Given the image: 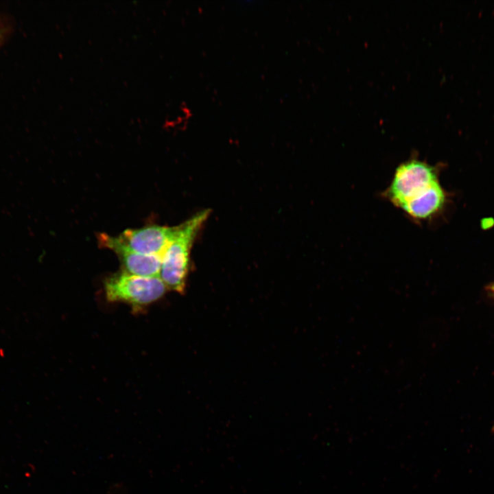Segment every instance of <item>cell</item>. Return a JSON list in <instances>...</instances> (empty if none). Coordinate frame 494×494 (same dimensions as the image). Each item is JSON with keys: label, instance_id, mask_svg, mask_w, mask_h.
Returning <instances> with one entry per match:
<instances>
[{"label": "cell", "instance_id": "cell-6", "mask_svg": "<svg viewBox=\"0 0 494 494\" xmlns=\"http://www.w3.org/2000/svg\"><path fill=\"white\" fill-rule=\"evenodd\" d=\"M445 200V192L437 180L405 202L400 209L413 220H427L443 207Z\"/></svg>", "mask_w": 494, "mask_h": 494}, {"label": "cell", "instance_id": "cell-2", "mask_svg": "<svg viewBox=\"0 0 494 494\" xmlns=\"http://www.w3.org/2000/svg\"><path fill=\"white\" fill-rule=\"evenodd\" d=\"M104 292L109 302H121L139 309L161 299L167 287L160 277L134 275L122 271L104 281Z\"/></svg>", "mask_w": 494, "mask_h": 494}, {"label": "cell", "instance_id": "cell-7", "mask_svg": "<svg viewBox=\"0 0 494 494\" xmlns=\"http://www.w3.org/2000/svg\"><path fill=\"white\" fill-rule=\"evenodd\" d=\"M491 290L494 294V284L491 286Z\"/></svg>", "mask_w": 494, "mask_h": 494}, {"label": "cell", "instance_id": "cell-1", "mask_svg": "<svg viewBox=\"0 0 494 494\" xmlns=\"http://www.w3.org/2000/svg\"><path fill=\"white\" fill-rule=\"evenodd\" d=\"M209 213V209L200 211L175 226L173 237L162 255L159 275L167 289L180 294L185 291L192 245Z\"/></svg>", "mask_w": 494, "mask_h": 494}, {"label": "cell", "instance_id": "cell-4", "mask_svg": "<svg viewBox=\"0 0 494 494\" xmlns=\"http://www.w3.org/2000/svg\"><path fill=\"white\" fill-rule=\"evenodd\" d=\"M98 242L100 246L115 252L124 271L142 277H159L162 257L139 253L128 247L119 236L99 233Z\"/></svg>", "mask_w": 494, "mask_h": 494}, {"label": "cell", "instance_id": "cell-5", "mask_svg": "<svg viewBox=\"0 0 494 494\" xmlns=\"http://www.w3.org/2000/svg\"><path fill=\"white\" fill-rule=\"evenodd\" d=\"M175 231V226L148 225L125 230L119 237L132 250L162 257Z\"/></svg>", "mask_w": 494, "mask_h": 494}, {"label": "cell", "instance_id": "cell-8", "mask_svg": "<svg viewBox=\"0 0 494 494\" xmlns=\"http://www.w3.org/2000/svg\"><path fill=\"white\" fill-rule=\"evenodd\" d=\"M493 430H494V427H493Z\"/></svg>", "mask_w": 494, "mask_h": 494}, {"label": "cell", "instance_id": "cell-3", "mask_svg": "<svg viewBox=\"0 0 494 494\" xmlns=\"http://www.w3.org/2000/svg\"><path fill=\"white\" fill-rule=\"evenodd\" d=\"M437 180L434 167L419 159H409L396 168L385 196L400 208Z\"/></svg>", "mask_w": 494, "mask_h": 494}]
</instances>
